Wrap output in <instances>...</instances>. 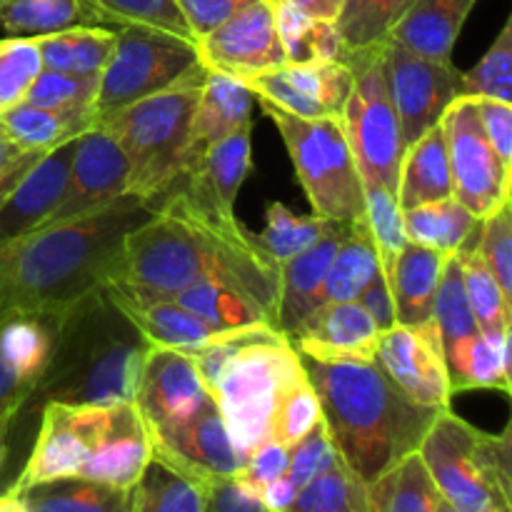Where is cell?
<instances>
[{"mask_svg":"<svg viewBox=\"0 0 512 512\" xmlns=\"http://www.w3.org/2000/svg\"><path fill=\"white\" fill-rule=\"evenodd\" d=\"M203 80L200 63L170 88L93 120L123 150L128 193L160 203L180 183L190 163V130Z\"/></svg>","mask_w":512,"mask_h":512,"instance_id":"obj_7","label":"cell"},{"mask_svg":"<svg viewBox=\"0 0 512 512\" xmlns=\"http://www.w3.org/2000/svg\"><path fill=\"white\" fill-rule=\"evenodd\" d=\"M200 65L195 40L148 25H115V45L98 80L95 118L170 88Z\"/></svg>","mask_w":512,"mask_h":512,"instance_id":"obj_11","label":"cell"},{"mask_svg":"<svg viewBox=\"0 0 512 512\" xmlns=\"http://www.w3.org/2000/svg\"><path fill=\"white\" fill-rule=\"evenodd\" d=\"M125 193H128V163L123 150L103 128L93 125L78 135L68 190L45 225L103 210Z\"/></svg>","mask_w":512,"mask_h":512,"instance_id":"obj_19","label":"cell"},{"mask_svg":"<svg viewBox=\"0 0 512 512\" xmlns=\"http://www.w3.org/2000/svg\"><path fill=\"white\" fill-rule=\"evenodd\" d=\"M380 270L378 253L370 240L365 218L355 220L348 238L340 243L323 283V303H348L358 300L363 290L373 283Z\"/></svg>","mask_w":512,"mask_h":512,"instance_id":"obj_36","label":"cell"},{"mask_svg":"<svg viewBox=\"0 0 512 512\" xmlns=\"http://www.w3.org/2000/svg\"><path fill=\"white\" fill-rule=\"evenodd\" d=\"M395 195L403 210L453 195V175H450L448 150H445L440 123L405 148Z\"/></svg>","mask_w":512,"mask_h":512,"instance_id":"obj_31","label":"cell"},{"mask_svg":"<svg viewBox=\"0 0 512 512\" xmlns=\"http://www.w3.org/2000/svg\"><path fill=\"white\" fill-rule=\"evenodd\" d=\"M75 145H78V138L48 150L43 158L35 160L33 168L0 203V245L35 228H43L68 190Z\"/></svg>","mask_w":512,"mask_h":512,"instance_id":"obj_22","label":"cell"},{"mask_svg":"<svg viewBox=\"0 0 512 512\" xmlns=\"http://www.w3.org/2000/svg\"><path fill=\"white\" fill-rule=\"evenodd\" d=\"M438 512H458V510H455L453 505L448 503V500H443V498H440V503H438Z\"/></svg>","mask_w":512,"mask_h":512,"instance_id":"obj_62","label":"cell"},{"mask_svg":"<svg viewBox=\"0 0 512 512\" xmlns=\"http://www.w3.org/2000/svg\"><path fill=\"white\" fill-rule=\"evenodd\" d=\"M358 303L368 310L370 318L375 320L380 330H388L395 325V310H393V298H390V288L385 275L380 273L368 288L363 290V295L358 298Z\"/></svg>","mask_w":512,"mask_h":512,"instance_id":"obj_58","label":"cell"},{"mask_svg":"<svg viewBox=\"0 0 512 512\" xmlns=\"http://www.w3.org/2000/svg\"><path fill=\"white\" fill-rule=\"evenodd\" d=\"M478 235L480 225L473 238L468 240L458 255L460 273H463L465 298H468L470 310H473L478 328L483 335L510 333L512 325V300L500 290L498 280L490 273L485 260L478 253Z\"/></svg>","mask_w":512,"mask_h":512,"instance_id":"obj_40","label":"cell"},{"mask_svg":"<svg viewBox=\"0 0 512 512\" xmlns=\"http://www.w3.org/2000/svg\"><path fill=\"white\" fill-rule=\"evenodd\" d=\"M203 512H270L260 495L250 490L238 475L203 485Z\"/></svg>","mask_w":512,"mask_h":512,"instance_id":"obj_54","label":"cell"},{"mask_svg":"<svg viewBox=\"0 0 512 512\" xmlns=\"http://www.w3.org/2000/svg\"><path fill=\"white\" fill-rule=\"evenodd\" d=\"M385 80L400 120L403 145L440 123L448 105L460 95V70L453 60H428L395 40L383 45Z\"/></svg>","mask_w":512,"mask_h":512,"instance_id":"obj_13","label":"cell"},{"mask_svg":"<svg viewBox=\"0 0 512 512\" xmlns=\"http://www.w3.org/2000/svg\"><path fill=\"white\" fill-rule=\"evenodd\" d=\"M353 223H338L308 253L280 265V290L275 305L273 328L293 338L315 308L323 305V283L340 243L350 235Z\"/></svg>","mask_w":512,"mask_h":512,"instance_id":"obj_23","label":"cell"},{"mask_svg":"<svg viewBox=\"0 0 512 512\" xmlns=\"http://www.w3.org/2000/svg\"><path fill=\"white\" fill-rule=\"evenodd\" d=\"M475 3L478 0H413L388 40L428 60H450Z\"/></svg>","mask_w":512,"mask_h":512,"instance_id":"obj_26","label":"cell"},{"mask_svg":"<svg viewBox=\"0 0 512 512\" xmlns=\"http://www.w3.org/2000/svg\"><path fill=\"white\" fill-rule=\"evenodd\" d=\"M383 330L358 300L323 303L290 338L300 358L318 363H373Z\"/></svg>","mask_w":512,"mask_h":512,"instance_id":"obj_21","label":"cell"},{"mask_svg":"<svg viewBox=\"0 0 512 512\" xmlns=\"http://www.w3.org/2000/svg\"><path fill=\"white\" fill-rule=\"evenodd\" d=\"M338 223H343V220L320 218V215H295L283 203H270L265 208V228L255 238H258L260 248L280 268L298 255L308 253Z\"/></svg>","mask_w":512,"mask_h":512,"instance_id":"obj_41","label":"cell"},{"mask_svg":"<svg viewBox=\"0 0 512 512\" xmlns=\"http://www.w3.org/2000/svg\"><path fill=\"white\" fill-rule=\"evenodd\" d=\"M240 83L253 98L298 118H340L353 75L345 63H285Z\"/></svg>","mask_w":512,"mask_h":512,"instance_id":"obj_17","label":"cell"},{"mask_svg":"<svg viewBox=\"0 0 512 512\" xmlns=\"http://www.w3.org/2000/svg\"><path fill=\"white\" fill-rule=\"evenodd\" d=\"M278 128L313 215L355 223L365 213V190L340 118H298L258 100Z\"/></svg>","mask_w":512,"mask_h":512,"instance_id":"obj_9","label":"cell"},{"mask_svg":"<svg viewBox=\"0 0 512 512\" xmlns=\"http://www.w3.org/2000/svg\"><path fill=\"white\" fill-rule=\"evenodd\" d=\"M320 418L343 463L363 485L418 453L440 410L410 400L378 363H318L303 358Z\"/></svg>","mask_w":512,"mask_h":512,"instance_id":"obj_3","label":"cell"},{"mask_svg":"<svg viewBox=\"0 0 512 512\" xmlns=\"http://www.w3.org/2000/svg\"><path fill=\"white\" fill-rule=\"evenodd\" d=\"M78 25H105L90 0H0V30L10 38H40Z\"/></svg>","mask_w":512,"mask_h":512,"instance_id":"obj_32","label":"cell"},{"mask_svg":"<svg viewBox=\"0 0 512 512\" xmlns=\"http://www.w3.org/2000/svg\"><path fill=\"white\" fill-rule=\"evenodd\" d=\"M335 458H338V450H335L333 440H330L328 430H325L323 418H320L298 443L288 448V470H285V475L300 490L308 480L323 473Z\"/></svg>","mask_w":512,"mask_h":512,"instance_id":"obj_52","label":"cell"},{"mask_svg":"<svg viewBox=\"0 0 512 512\" xmlns=\"http://www.w3.org/2000/svg\"><path fill=\"white\" fill-rule=\"evenodd\" d=\"M63 310L65 305L0 315V413L28 403L53 348Z\"/></svg>","mask_w":512,"mask_h":512,"instance_id":"obj_18","label":"cell"},{"mask_svg":"<svg viewBox=\"0 0 512 512\" xmlns=\"http://www.w3.org/2000/svg\"><path fill=\"white\" fill-rule=\"evenodd\" d=\"M153 345L135 328L108 283L65 305L45 368L28 400L40 408L133 403Z\"/></svg>","mask_w":512,"mask_h":512,"instance_id":"obj_4","label":"cell"},{"mask_svg":"<svg viewBox=\"0 0 512 512\" xmlns=\"http://www.w3.org/2000/svg\"><path fill=\"white\" fill-rule=\"evenodd\" d=\"M273 3H285L290 8L300 10V13L310 15V18H318V20H333L338 18L340 13V3L343 0H273Z\"/></svg>","mask_w":512,"mask_h":512,"instance_id":"obj_59","label":"cell"},{"mask_svg":"<svg viewBox=\"0 0 512 512\" xmlns=\"http://www.w3.org/2000/svg\"><path fill=\"white\" fill-rule=\"evenodd\" d=\"M480 123L498 158L512 168V105L478 98Z\"/></svg>","mask_w":512,"mask_h":512,"instance_id":"obj_56","label":"cell"},{"mask_svg":"<svg viewBox=\"0 0 512 512\" xmlns=\"http://www.w3.org/2000/svg\"><path fill=\"white\" fill-rule=\"evenodd\" d=\"M285 512H370L368 485L360 483L338 455L323 473L298 490Z\"/></svg>","mask_w":512,"mask_h":512,"instance_id":"obj_42","label":"cell"},{"mask_svg":"<svg viewBox=\"0 0 512 512\" xmlns=\"http://www.w3.org/2000/svg\"><path fill=\"white\" fill-rule=\"evenodd\" d=\"M440 130L448 150L453 195L485 220L510 200L512 168L503 163L485 135L478 113V98L458 95L440 118Z\"/></svg>","mask_w":512,"mask_h":512,"instance_id":"obj_12","label":"cell"},{"mask_svg":"<svg viewBox=\"0 0 512 512\" xmlns=\"http://www.w3.org/2000/svg\"><path fill=\"white\" fill-rule=\"evenodd\" d=\"M383 45L343 53V63L353 75V85L340 115V125L353 150L363 188L378 185L398 193V173L405 145L385 80Z\"/></svg>","mask_w":512,"mask_h":512,"instance_id":"obj_10","label":"cell"},{"mask_svg":"<svg viewBox=\"0 0 512 512\" xmlns=\"http://www.w3.org/2000/svg\"><path fill=\"white\" fill-rule=\"evenodd\" d=\"M45 153H35V150H25L23 145L15 143L8 133H5L3 123H0V203L8 198L10 190L20 183L25 173L35 165V160L43 158Z\"/></svg>","mask_w":512,"mask_h":512,"instance_id":"obj_57","label":"cell"},{"mask_svg":"<svg viewBox=\"0 0 512 512\" xmlns=\"http://www.w3.org/2000/svg\"><path fill=\"white\" fill-rule=\"evenodd\" d=\"M448 255L418 243H405L395 258L388 280L393 298L395 323L423 325L433 320V303L438 293L440 275Z\"/></svg>","mask_w":512,"mask_h":512,"instance_id":"obj_28","label":"cell"},{"mask_svg":"<svg viewBox=\"0 0 512 512\" xmlns=\"http://www.w3.org/2000/svg\"><path fill=\"white\" fill-rule=\"evenodd\" d=\"M478 253L498 280L500 290L512 300V208L510 200L480 220Z\"/></svg>","mask_w":512,"mask_h":512,"instance_id":"obj_51","label":"cell"},{"mask_svg":"<svg viewBox=\"0 0 512 512\" xmlns=\"http://www.w3.org/2000/svg\"><path fill=\"white\" fill-rule=\"evenodd\" d=\"M368 503L370 512H438L440 493L420 453H413L368 485Z\"/></svg>","mask_w":512,"mask_h":512,"instance_id":"obj_37","label":"cell"},{"mask_svg":"<svg viewBox=\"0 0 512 512\" xmlns=\"http://www.w3.org/2000/svg\"><path fill=\"white\" fill-rule=\"evenodd\" d=\"M285 470H288V448L280 443H265L245 458L238 478L260 495L263 488H268L280 475H285Z\"/></svg>","mask_w":512,"mask_h":512,"instance_id":"obj_55","label":"cell"},{"mask_svg":"<svg viewBox=\"0 0 512 512\" xmlns=\"http://www.w3.org/2000/svg\"><path fill=\"white\" fill-rule=\"evenodd\" d=\"M133 488L88 478H55L10 493L25 512H133Z\"/></svg>","mask_w":512,"mask_h":512,"instance_id":"obj_30","label":"cell"},{"mask_svg":"<svg viewBox=\"0 0 512 512\" xmlns=\"http://www.w3.org/2000/svg\"><path fill=\"white\" fill-rule=\"evenodd\" d=\"M110 283L148 300L175 298L198 283L230 285L273 320L280 268L233 210L175 185L153 218L125 238L123 268Z\"/></svg>","mask_w":512,"mask_h":512,"instance_id":"obj_1","label":"cell"},{"mask_svg":"<svg viewBox=\"0 0 512 512\" xmlns=\"http://www.w3.org/2000/svg\"><path fill=\"white\" fill-rule=\"evenodd\" d=\"M460 95L512 103V18L475 68L460 73Z\"/></svg>","mask_w":512,"mask_h":512,"instance_id":"obj_46","label":"cell"},{"mask_svg":"<svg viewBox=\"0 0 512 512\" xmlns=\"http://www.w3.org/2000/svg\"><path fill=\"white\" fill-rule=\"evenodd\" d=\"M160 203L125 193L103 210L0 245V315L60 308L118 278L125 238L153 218Z\"/></svg>","mask_w":512,"mask_h":512,"instance_id":"obj_2","label":"cell"},{"mask_svg":"<svg viewBox=\"0 0 512 512\" xmlns=\"http://www.w3.org/2000/svg\"><path fill=\"white\" fill-rule=\"evenodd\" d=\"M90 3L108 20L110 28L135 23L193 40L175 0H90Z\"/></svg>","mask_w":512,"mask_h":512,"instance_id":"obj_48","label":"cell"},{"mask_svg":"<svg viewBox=\"0 0 512 512\" xmlns=\"http://www.w3.org/2000/svg\"><path fill=\"white\" fill-rule=\"evenodd\" d=\"M205 488L150 458L133 488V512H203Z\"/></svg>","mask_w":512,"mask_h":512,"instance_id":"obj_43","label":"cell"},{"mask_svg":"<svg viewBox=\"0 0 512 512\" xmlns=\"http://www.w3.org/2000/svg\"><path fill=\"white\" fill-rule=\"evenodd\" d=\"M375 363L408 395L428 408H450V378L443 345L433 320L423 325H398L383 330Z\"/></svg>","mask_w":512,"mask_h":512,"instance_id":"obj_15","label":"cell"},{"mask_svg":"<svg viewBox=\"0 0 512 512\" xmlns=\"http://www.w3.org/2000/svg\"><path fill=\"white\" fill-rule=\"evenodd\" d=\"M413 0H343L335 18L345 50H363L388 43L395 28Z\"/></svg>","mask_w":512,"mask_h":512,"instance_id":"obj_44","label":"cell"},{"mask_svg":"<svg viewBox=\"0 0 512 512\" xmlns=\"http://www.w3.org/2000/svg\"><path fill=\"white\" fill-rule=\"evenodd\" d=\"M500 390L510 395V333L483 335L465 370V390Z\"/></svg>","mask_w":512,"mask_h":512,"instance_id":"obj_50","label":"cell"},{"mask_svg":"<svg viewBox=\"0 0 512 512\" xmlns=\"http://www.w3.org/2000/svg\"><path fill=\"white\" fill-rule=\"evenodd\" d=\"M183 353L193 360L243 458L273 443L280 410L308 383L300 353L273 325L225 330Z\"/></svg>","mask_w":512,"mask_h":512,"instance_id":"obj_5","label":"cell"},{"mask_svg":"<svg viewBox=\"0 0 512 512\" xmlns=\"http://www.w3.org/2000/svg\"><path fill=\"white\" fill-rule=\"evenodd\" d=\"M173 300L183 308L198 315L210 328L225 333V330L253 328V325H273L270 315L240 290L220 283H198L180 290Z\"/></svg>","mask_w":512,"mask_h":512,"instance_id":"obj_39","label":"cell"},{"mask_svg":"<svg viewBox=\"0 0 512 512\" xmlns=\"http://www.w3.org/2000/svg\"><path fill=\"white\" fill-rule=\"evenodd\" d=\"M148 440L150 458L200 485L233 478L245 463L230 440L215 400L205 403L190 418L148 430Z\"/></svg>","mask_w":512,"mask_h":512,"instance_id":"obj_14","label":"cell"},{"mask_svg":"<svg viewBox=\"0 0 512 512\" xmlns=\"http://www.w3.org/2000/svg\"><path fill=\"white\" fill-rule=\"evenodd\" d=\"M20 408H10L0 413V480H3L5 468H8V453H10V433H13V423L18 418Z\"/></svg>","mask_w":512,"mask_h":512,"instance_id":"obj_60","label":"cell"},{"mask_svg":"<svg viewBox=\"0 0 512 512\" xmlns=\"http://www.w3.org/2000/svg\"><path fill=\"white\" fill-rule=\"evenodd\" d=\"M250 130L253 125H243L208 145L178 185H188L223 210H233L250 173Z\"/></svg>","mask_w":512,"mask_h":512,"instance_id":"obj_29","label":"cell"},{"mask_svg":"<svg viewBox=\"0 0 512 512\" xmlns=\"http://www.w3.org/2000/svg\"><path fill=\"white\" fill-rule=\"evenodd\" d=\"M210 400L213 398L200 380L193 360L183 350H150L133 400L145 430L190 418Z\"/></svg>","mask_w":512,"mask_h":512,"instance_id":"obj_20","label":"cell"},{"mask_svg":"<svg viewBox=\"0 0 512 512\" xmlns=\"http://www.w3.org/2000/svg\"><path fill=\"white\" fill-rule=\"evenodd\" d=\"M418 453L440 498L458 512L512 510L510 425L490 435L443 408Z\"/></svg>","mask_w":512,"mask_h":512,"instance_id":"obj_8","label":"cell"},{"mask_svg":"<svg viewBox=\"0 0 512 512\" xmlns=\"http://www.w3.org/2000/svg\"><path fill=\"white\" fill-rule=\"evenodd\" d=\"M403 223L408 243L425 245L443 255H455L468 245L480 220L455 195H450L435 203L403 210Z\"/></svg>","mask_w":512,"mask_h":512,"instance_id":"obj_35","label":"cell"},{"mask_svg":"<svg viewBox=\"0 0 512 512\" xmlns=\"http://www.w3.org/2000/svg\"><path fill=\"white\" fill-rule=\"evenodd\" d=\"M433 323L438 328L440 345H443L450 390H453V395L463 393L468 360L473 355L475 345L483 338V333H480L478 320H475L468 298H465L458 255L445 258L443 275H440V285L433 303Z\"/></svg>","mask_w":512,"mask_h":512,"instance_id":"obj_24","label":"cell"},{"mask_svg":"<svg viewBox=\"0 0 512 512\" xmlns=\"http://www.w3.org/2000/svg\"><path fill=\"white\" fill-rule=\"evenodd\" d=\"M98 80L100 78H90V75H70V73H60V70L43 68L38 78H35L25 103L38 105V108H53V110H78V108L95 110Z\"/></svg>","mask_w":512,"mask_h":512,"instance_id":"obj_49","label":"cell"},{"mask_svg":"<svg viewBox=\"0 0 512 512\" xmlns=\"http://www.w3.org/2000/svg\"><path fill=\"white\" fill-rule=\"evenodd\" d=\"M195 45L205 68L235 80L253 78L288 63L270 0L248 5L213 33L195 40Z\"/></svg>","mask_w":512,"mask_h":512,"instance_id":"obj_16","label":"cell"},{"mask_svg":"<svg viewBox=\"0 0 512 512\" xmlns=\"http://www.w3.org/2000/svg\"><path fill=\"white\" fill-rule=\"evenodd\" d=\"M253 3H260V0H175L193 40L213 33L218 25H223L225 20H230L235 13Z\"/></svg>","mask_w":512,"mask_h":512,"instance_id":"obj_53","label":"cell"},{"mask_svg":"<svg viewBox=\"0 0 512 512\" xmlns=\"http://www.w3.org/2000/svg\"><path fill=\"white\" fill-rule=\"evenodd\" d=\"M43 70L35 38H0V115L25 103Z\"/></svg>","mask_w":512,"mask_h":512,"instance_id":"obj_47","label":"cell"},{"mask_svg":"<svg viewBox=\"0 0 512 512\" xmlns=\"http://www.w3.org/2000/svg\"><path fill=\"white\" fill-rule=\"evenodd\" d=\"M365 190V225H368L370 240L375 245V253H378L380 270L388 278L390 270H393L395 258L400 255V250L408 243V235H405V223H403V208L398 205V195L393 190L378 188V185H368Z\"/></svg>","mask_w":512,"mask_h":512,"instance_id":"obj_45","label":"cell"},{"mask_svg":"<svg viewBox=\"0 0 512 512\" xmlns=\"http://www.w3.org/2000/svg\"><path fill=\"white\" fill-rule=\"evenodd\" d=\"M108 288L110 293H113L115 303L123 308V313L133 320L135 328L145 335V340H148L153 348L190 350L195 348V345L208 343L213 335H218V330H213L208 323H203L198 315L190 313L188 308H183L178 300L138 298V295H130L128 290L110 283V280Z\"/></svg>","mask_w":512,"mask_h":512,"instance_id":"obj_25","label":"cell"},{"mask_svg":"<svg viewBox=\"0 0 512 512\" xmlns=\"http://www.w3.org/2000/svg\"><path fill=\"white\" fill-rule=\"evenodd\" d=\"M0 512H25V508L23 503L15 498V493L5 490V493H0Z\"/></svg>","mask_w":512,"mask_h":512,"instance_id":"obj_61","label":"cell"},{"mask_svg":"<svg viewBox=\"0 0 512 512\" xmlns=\"http://www.w3.org/2000/svg\"><path fill=\"white\" fill-rule=\"evenodd\" d=\"M275 25L288 63H343V40L333 20H318L285 3H273Z\"/></svg>","mask_w":512,"mask_h":512,"instance_id":"obj_38","label":"cell"},{"mask_svg":"<svg viewBox=\"0 0 512 512\" xmlns=\"http://www.w3.org/2000/svg\"><path fill=\"white\" fill-rule=\"evenodd\" d=\"M93 120V108L53 110L38 108V105L30 103H23L18 108L8 110L5 115H0L5 133L15 143L23 145L25 150H35V153H48V150L78 138L85 130L93 128Z\"/></svg>","mask_w":512,"mask_h":512,"instance_id":"obj_34","label":"cell"},{"mask_svg":"<svg viewBox=\"0 0 512 512\" xmlns=\"http://www.w3.org/2000/svg\"><path fill=\"white\" fill-rule=\"evenodd\" d=\"M150 463V440L135 403L43 405V423L10 490L55 478L133 488Z\"/></svg>","mask_w":512,"mask_h":512,"instance_id":"obj_6","label":"cell"},{"mask_svg":"<svg viewBox=\"0 0 512 512\" xmlns=\"http://www.w3.org/2000/svg\"><path fill=\"white\" fill-rule=\"evenodd\" d=\"M250 108H253V93L240 80L205 68L203 88H200L193 115V130H190L188 168L215 140L235 133L243 125H253Z\"/></svg>","mask_w":512,"mask_h":512,"instance_id":"obj_27","label":"cell"},{"mask_svg":"<svg viewBox=\"0 0 512 512\" xmlns=\"http://www.w3.org/2000/svg\"><path fill=\"white\" fill-rule=\"evenodd\" d=\"M43 68L60 70L70 75H90L100 78L108 65L115 45V28L105 25H78L60 33L35 38Z\"/></svg>","mask_w":512,"mask_h":512,"instance_id":"obj_33","label":"cell"}]
</instances>
